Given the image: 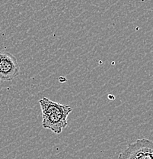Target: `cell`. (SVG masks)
<instances>
[{"label": "cell", "mask_w": 153, "mask_h": 159, "mask_svg": "<svg viewBox=\"0 0 153 159\" xmlns=\"http://www.w3.org/2000/svg\"><path fill=\"white\" fill-rule=\"evenodd\" d=\"M118 159H153L152 141L137 139L120 153Z\"/></svg>", "instance_id": "2"}, {"label": "cell", "mask_w": 153, "mask_h": 159, "mask_svg": "<svg viewBox=\"0 0 153 159\" xmlns=\"http://www.w3.org/2000/svg\"><path fill=\"white\" fill-rule=\"evenodd\" d=\"M2 88V80H0V89Z\"/></svg>", "instance_id": "4"}, {"label": "cell", "mask_w": 153, "mask_h": 159, "mask_svg": "<svg viewBox=\"0 0 153 159\" xmlns=\"http://www.w3.org/2000/svg\"><path fill=\"white\" fill-rule=\"evenodd\" d=\"M20 67L17 59L6 51H0V80L11 81L19 75Z\"/></svg>", "instance_id": "3"}, {"label": "cell", "mask_w": 153, "mask_h": 159, "mask_svg": "<svg viewBox=\"0 0 153 159\" xmlns=\"http://www.w3.org/2000/svg\"><path fill=\"white\" fill-rule=\"evenodd\" d=\"M42 112V125L50 129L54 134L59 135L68 125V116L72 109L68 105L54 102L47 97L39 100Z\"/></svg>", "instance_id": "1"}]
</instances>
